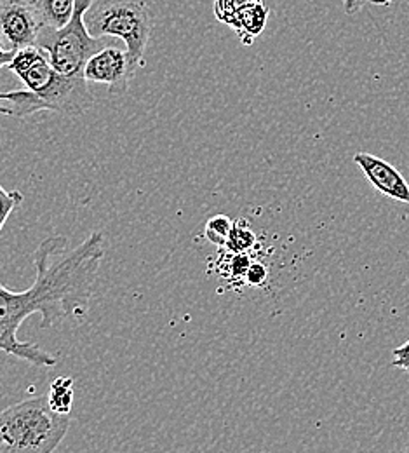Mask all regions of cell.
Instances as JSON below:
<instances>
[{
  "label": "cell",
  "mask_w": 409,
  "mask_h": 453,
  "mask_svg": "<svg viewBox=\"0 0 409 453\" xmlns=\"http://www.w3.org/2000/svg\"><path fill=\"white\" fill-rule=\"evenodd\" d=\"M68 239H44L34 253L35 281L25 291L0 284V350L35 366H55L57 356L41 345L18 339V330L32 314L41 316V326L51 328L64 319L87 314L98 271L105 258V239L93 232L77 248L66 251Z\"/></svg>",
  "instance_id": "1"
},
{
  "label": "cell",
  "mask_w": 409,
  "mask_h": 453,
  "mask_svg": "<svg viewBox=\"0 0 409 453\" xmlns=\"http://www.w3.org/2000/svg\"><path fill=\"white\" fill-rule=\"evenodd\" d=\"M5 68L25 84V89L5 93L2 100L4 113L9 117H28L42 111L80 115L95 105L86 77L59 73L37 46L16 51Z\"/></svg>",
  "instance_id": "2"
},
{
  "label": "cell",
  "mask_w": 409,
  "mask_h": 453,
  "mask_svg": "<svg viewBox=\"0 0 409 453\" xmlns=\"http://www.w3.org/2000/svg\"><path fill=\"white\" fill-rule=\"evenodd\" d=\"M70 415L51 410L48 396L30 397L0 411V453H55Z\"/></svg>",
  "instance_id": "3"
},
{
  "label": "cell",
  "mask_w": 409,
  "mask_h": 453,
  "mask_svg": "<svg viewBox=\"0 0 409 453\" xmlns=\"http://www.w3.org/2000/svg\"><path fill=\"white\" fill-rule=\"evenodd\" d=\"M155 18L148 0H95L86 12V27L96 39L118 37L138 72L145 68V53L154 32Z\"/></svg>",
  "instance_id": "4"
},
{
  "label": "cell",
  "mask_w": 409,
  "mask_h": 453,
  "mask_svg": "<svg viewBox=\"0 0 409 453\" xmlns=\"http://www.w3.org/2000/svg\"><path fill=\"white\" fill-rule=\"evenodd\" d=\"M95 0H75L72 19L59 30L42 28L35 46L42 50L51 65L63 75H84V66L102 50L100 39L86 27V12Z\"/></svg>",
  "instance_id": "5"
},
{
  "label": "cell",
  "mask_w": 409,
  "mask_h": 453,
  "mask_svg": "<svg viewBox=\"0 0 409 453\" xmlns=\"http://www.w3.org/2000/svg\"><path fill=\"white\" fill-rule=\"evenodd\" d=\"M42 25L28 0H0V46L16 53L35 46Z\"/></svg>",
  "instance_id": "6"
},
{
  "label": "cell",
  "mask_w": 409,
  "mask_h": 453,
  "mask_svg": "<svg viewBox=\"0 0 409 453\" xmlns=\"http://www.w3.org/2000/svg\"><path fill=\"white\" fill-rule=\"evenodd\" d=\"M136 75L127 53L118 48H102L84 66V77L87 82L105 84L109 95L117 98L129 91L131 81Z\"/></svg>",
  "instance_id": "7"
},
{
  "label": "cell",
  "mask_w": 409,
  "mask_h": 453,
  "mask_svg": "<svg viewBox=\"0 0 409 453\" xmlns=\"http://www.w3.org/2000/svg\"><path fill=\"white\" fill-rule=\"evenodd\" d=\"M353 163L364 173L366 180L383 196L409 204V183L406 178L390 163L367 154L359 152L353 156Z\"/></svg>",
  "instance_id": "8"
},
{
  "label": "cell",
  "mask_w": 409,
  "mask_h": 453,
  "mask_svg": "<svg viewBox=\"0 0 409 453\" xmlns=\"http://www.w3.org/2000/svg\"><path fill=\"white\" fill-rule=\"evenodd\" d=\"M267 19H269V7L261 0L240 9L229 27L239 35L244 46H251L254 39L263 32Z\"/></svg>",
  "instance_id": "9"
},
{
  "label": "cell",
  "mask_w": 409,
  "mask_h": 453,
  "mask_svg": "<svg viewBox=\"0 0 409 453\" xmlns=\"http://www.w3.org/2000/svg\"><path fill=\"white\" fill-rule=\"evenodd\" d=\"M42 28H63L73 16L75 0H30Z\"/></svg>",
  "instance_id": "10"
},
{
  "label": "cell",
  "mask_w": 409,
  "mask_h": 453,
  "mask_svg": "<svg viewBox=\"0 0 409 453\" xmlns=\"http://www.w3.org/2000/svg\"><path fill=\"white\" fill-rule=\"evenodd\" d=\"M48 403L53 411L59 415H70L73 404V379L72 377H58L51 382Z\"/></svg>",
  "instance_id": "11"
},
{
  "label": "cell",
  "mask_w": 409,
  "mask_h": 453,
  "mask_svg": "<svg viewBox=\"0 0 409 453\" xmlns=\"http://www.w3.org/2000/svg\"><path fill=\"white\" fill-rule=\"evenodd\" d=\"M254 244H256L254 232L247 226L244 220H240V222H235L232 226V232L227 239L225 250L231 253H247L254 248Z\"/></svg>",
  "instance_id": "12"
},
{
  "label": "cell",
  "mask_w": 409,
  "mask_h": 453,
  "mask_svg": "<svg viewBox=\"0 0 409 453\" xmlns=\"http://www.w3.org/2000/svg\"><path fill=\"white\" fill-rule=\"evenodd\" d=\"M232 226H234V222L227 215H216L208 220L206 228H204V235L209 242L225 248L227 239L232 232Z\"/></svg>",
  "instance_id": "13"
},
{
  "label": "cell",
  "mask_w": 409,
  "mask_h": 453,
  "mask_svg": "<svg viewBox=\"0 0 409 453\" xmlns=\"http://www.w3.org/2000/svg\"><path fill=\"white\" fill-rule=\"evenodd\" d=\"M261 2V0H215V16L218 21L231 25L235 14L249 4Z\"/></svg>",
  "instance_id": "14"
},
{
  "label": "cell",
  "mask_w": 409,
  "mask_h": 453,
  "mask_svg": "<svg viewBox=\"0 0 409 453\" xmlns=\"http://www.w3.org/2000/svg\"><path fill=\"white\" fill-rule=\"evenodd\" d=\"M23 204V194L19 190H5L0 185V232L9 215Z\"/></svg>",
  "instance_id": "15"
},
{
  "label": "cell",
  "mask_w": 409,
  "mask_h": 453,
  "mask_svg": "<svg viewBox=\"0 0 409 453\" xmlns=\"http://www.w3.org/2000/svg\"><path fill=\"white\" fill-rule=\"evenodd\" d=\"M267 278H269L267 267L261 262H251L244 281L251 286H263L267 283Z\"/></svg>",
  "instance_id": "16"
},
{
  "label": "cell",
  "mask_w": 409,
  "mask_h": 453,
  "mask_svg": "<svg viewBox=\"0 0 409 453\" xmlns=\"http://www.w3.org/2000/svg\"><path fill=\"white\" fill-rule=\"evenodd\" d=\"M366 4H373V5H389L392 4V0H345L344 7L347 14H355L359 12Z\"/></svg>",
  "instance_id": "17"
},
{
  "label": "cell",
  "mask_w": 409,
  "mask_h": 453,
  "mask_svg": "<svg viewBox=\"0 0 409 453\" xmlns=\"http://www.w3.org/2000/svg\"><path fill=\"white\" fill-rule=\"evenodd\" d=\"M392 365L398 366V368H403L405 372H408L409 373V340L405 345H401V347H398V349L394 350Z\"/></svg>",
  "instance_id": "18"
},
{
  "label": "cell",
  "mask_w": 409,
  "mask_h": 453,
  "mask_svg": "<svg viewBox=\"0 0 409 453\" xmlns=\"http://www.w3.org/2000/svg\"><path fill=\"white\" fill-rule=\"evenodd\" d=\"M12 57H14V53H9L0 46V68H5ZM4 98H5V93H0V100H4Z\"/></svg>",
  "instance_id": "19"
},
{
  "label": "cell",
  "mask_w": 409,
  "mask_h": 453,
  "mask_svg": "<svg viewBox=\"0 0 409 453\" xmlns=\"http://www.w3.org/2000/svg\"><path fill=\"white\" fill-rule=\"evenodd\" d=\"M0 115H4V107H2V100H0Z\"/></svg>",
  "instance_id": "20"
},
{
  "label": "cell",
  "mask_w": 409,
  "mask_h": 453,
  "mask_svg": "<svg viewBox=\"0 0 409 453\" xmlns=\"http://www.w3.org/2000/svg\"><path fill=\"white\" fill-rule=\"evenodd\" d=\"M403 453H409V440H408V443H406V449H405V452Z\"/></svg>",
  "instance_id": "21"
},
{
  "label": "cell",
  "mask_w": 409,
  "mask_h": 453,
  "mask_svg": "<svg viewBox=\"0 0 409 453\" xmlns=\"http://www.w3.org/2000/svg\"><path fill=\"white\" fill-rule=\"evenodd\" d=\"M28 2H30V0H28Z\"/></svg>",
  "instance_id": "22"
}]
</instances>
